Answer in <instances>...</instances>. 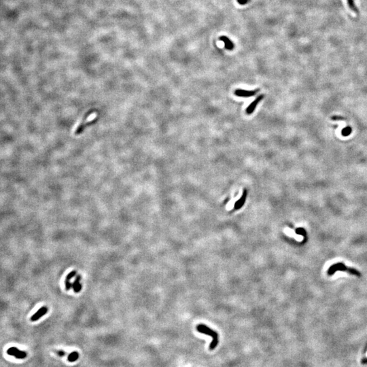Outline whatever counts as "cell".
<instances>
[{"instance_id": "e0dca14e", "label": "cell", "mask_w": 367, "mask_h": 367, "mask_svg": "<svg viewBox=\"0 0 367 367\" xmlns=\"http://www.w3.org/2000/svg\"><path fill=\"white\" fill-rule=\"evenodd\" d=\"M332 119L334 120V121H342L344 118L341 117H332Z\"/></svg>"}, {"instance_id": "6da1fadb", "label": "cell", "mask_w": 367, "mask_h": 367, "mask_svg": "<svg viewBox=\"0 0 367 367\" xmlns=\"http://www.w3.org/2000/svg\"><path fill=\"white\" fill-rule=\"evenodd\" d=\"M338 271H346V272L349 273L350 274L356 275L358 277H360L361 275L360 273L359 272L358 270H356V269H355L354 268H348L347 266H346L343 263H336V264L332 265L331 267L328 269V270L327 271V274L328 275H332Z\"/></svg>"}, {"instance_id": "8fae6325", "label": "cell", "mask_w": 367, "mask_h": 367, "mask_svg": "<svg viewBox=\"0 0 367 367\" xmlns=\"http://www.w3.org/2000/svg\"><path fill=\"white\" fill-rule=\"evenodd\" d=\"M78 358H79V354H78L77 351H73V352H72L68 355L67 360H68L69 362H76L78 359Z\"/></svg>"}, {"instance_id": "52a82bcc", "label": "cell", "mask_w": 367, "mask_h": 367, "mask_svg": "<svg viewBox=\"0 0 367 367\" xmlns=\"http://www.w3.org/2000/svg\"><path fill=\"white\" fill-rule=\"evenodd\" d=\"M219 40L222 41L224 43V47L226 48V49L229 50H233V48H234V44L229 38H228L226 36H221Z\"/></svg>"}, {"instance_id": "277c9868", "label": "cell", "mask_w": 367, "mask_h": 367, "mask_svg": "<svg viewBox=\"0 0 367 367\" xmlns=\"http://www.w3.org/2000/svg\"><path fill=\"white\" fill-rule=\"evenodd\" d=\"M258 91H259L258 89L254 90V91H246V90L243 89H237L235 91L234 94L236 96L240 97H250L255 95Z\"/></svg>"}, {"instance_id": "9a60e30c", "label": "cell", "mask_w": 367, "mask_h": 367, "mask_svg": "<svg viewBox=\"0 0 367 367\" xmlns=\"http://www.w3.org/2000/svg\"><path fill=\"white\" fill-rule=\"evenodd\" d=\"M57 354L59 355V356H61V357L64 356V355L66 354V353L65 352V351H62V350L57 351Z\"/></svg>"}, {"instance_id": "ba28073f", "label": "cell", "mask_w": 367, "mask_h": 367, "mask_svg": "<svg viewBox=\"0 0 367 367\" xmlns=\"http://www.w3.org/2000/svg\"><path fill=\"white\" fill-rule=\"evenodd\" d=\"M76 271H72V272H70L68 275H67L66 277V279L65 281V288L67 290H69L71 287L72 286V284H71L70 283V279H72V278L76 275Z\"/></svg>"}, {"instance_id": "30bf717a", "label": "cell", "mask_w": 367, "mask_h": 367, "mask_svg": "<svg viewBox=\"0 0 367 367\" xmlns=\"http://www.w3.org/2000/svg\"><path fill=\"white\" fill-rule=\"evenodd\" d=\"M246 196H247V190H245L244 191H243V193L242 194L241 197L240 198V199H239L238 201L236 202V203L235 205V209H239L242 207V205L245 203Z\"/></svg>"}, {"instance_id": "4fadbf2b", "label": "cell", "mask_w": 367, "mask_h": 367, "mask_svg": "<svg viewBox=\"0 0 367 367\" xmlns=\"http://www.w3.org/2000/svg\"><path fill=\"white\" fill-rule=\"evenodd\" d=\"M351 133V128H350V126H347V128L343 129V131H342V134L344 136H349Z\"/></svg>"}, {"instance_id": "7a4b0ae2", "label": "cell", "mask_w": 367, "mask_h": 367, "mask_svg": "<svg viewBox=\"0 0 367 367\" xmlns=\"http://www.w3.org/2000/svg\"><path fill=\"white\" fill-rule=\"evenodd\" d=\"M197 331L201 332V333H203L205 335H210L212 336L213 338V341H212V343H211V345L209 346V349L211 350H213V349H215V347L218 345V334L216 332H214L213 331L211 330L210 328H209L208 327L206 326L205 325H198L197 326Z\"/></svg>"}, {"instance_id": "9c48e42d", "label": "cell", "mask_w": 367, "mask_h": 367, "mask_svg": "<svg viewBox=\"0 0 367 367\" xmlns=\"http://www.w3.org/2000/svg\"><path fill=\"white\" fill-rule=\"evenodd\" d=\"M81 279V276L80 275H78L76 278V280L74 281L73 284H72V288H73V290L76 293H80L82 289V285L80 283V280Z\"/></svg>"}, {"instance_id": "5bb4252c", "label": "cell", "mask_w": 367, "mask_h": 367, "mask_svg": "<svg viewBox=\"0 0 367 367\" xmlns=\"http://www.w3.org/2000/svg\"><path fill=\"white\" fill-rule=\"evenodd\" d=\"M250 0H237V2L239 3L240 5H244L245 3H248Z\"/></svg>"}, {"instance_id": "2e32d148", "label": "cell", "mask_w": 367, "mask_h": 367, "mask_svg": "<svg viewBox=\"0 0 367 367\" xmlns=\"http://www.w3.org/2000/svg\"><path fill=\"white\" fill-rule=\"evenodd\" d=\"M297 233L298 234L304 235V234H305V231L304 229H303V228H298V229L297 230Z\"/></svg>"}, {"instance_id": "3957f363", "label": "cell", "mask_w": 367, "mask_h": 367, "mask_svg": "<svg viewBox=\"0 0 367 367\" xmlns=\"http://www.w3.org/2000/svg\"><path fill=\"white\" fill-rule=\"evenodd\" d=\"M7 354L9 355H12L17 359H24L27 357V354L26 351H21L18 350L16 347H11L7 350Z\"/></svg>"}, {"instance_id": "5b68a950", "label": "cell", "mask_w": 367, "mask_h": 367, "mask_svg": "<svg viewBox=\"0 0 367 367\" xmlns=\"http://www.w3.org/2000/svg\"><path fill=\"white\" fill-rule=\"evenodd\" d=\"M263 98H264V95H261L260 96H258L255 100H254L253 102L250 104V106L246 108V110H245L246 114H248V115L252 114L254 112V110H255L258 103H259L261 101L263 100Z\"/></svg>"}, {"instance_id": "8992f818", "label": "cell", "mask_w": 367, "mask_h": 367, "mask_svg": "<svg viewBox=\"0 0 367 367\" xmlns=\"http://www.w3.org/2000/svg\"><path fill=\"white\" fill-rule=\"evenodd\" d=\"M48 311V309L47 307H41L40 309H39V310L37 311V312L33 314V315L30 318V320L31 322H36L40 318H41L42 317H43L45 314H46Z\"/></svg>"}, {"instance_id": "7c38bea8", "label": "cell", "mask_w": 367, "mask_h": 367, "mask_svg": "<svg viewBox=\"0 0 367 367\" xmlns=\"http://www.w3.org/2000/svg\"><path fill=\"white\" fill-rule=\"evenodd\" d=\"M347 3H348V6H349L351 10H352L355 12L358 13V10L356 6L355 5L354 0H347Z\"/></svg>"}]
</instances>
